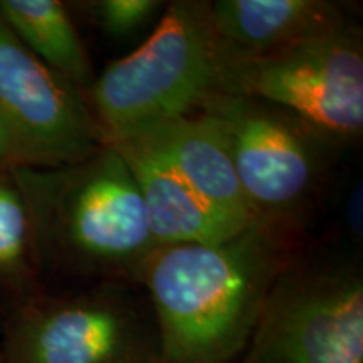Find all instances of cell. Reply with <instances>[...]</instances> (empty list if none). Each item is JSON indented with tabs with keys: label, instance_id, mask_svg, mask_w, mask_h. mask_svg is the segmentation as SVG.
<instances>
[{
	"label": "cell",
	"instance_id": "cell-1",
	"mask_svg": "<svg viewBox=\"0 0 363 363\" xmlns=\"http://www.w3.org/2000/svg\"><path fill=\"white\" fill-rule=\"evenodd\" d=\"M293 252L291 230L259 222L219 244L153 249L133 281L155 316L160 363H240Z\"/></svg>",
	"mask_w": 363,
	"mask_h": 363
},
{
	"label": "cell",
	"instance_id": "cell-2",
	"mask_svg": "<svg viewBox=\"0 0 363 363\" xmlns=\"http://www.w3.org/2000/svg\"><path fill=\"white\" fill-rule=\"evenodd\" d=\"M9 169L29 208L34 252L56 264L133 281L157 249L136 182L110 143L78 163Z\"/></svg>",
	"mask_w": 363,
	"mask_h": 363
},
{
	"label": "cell",
	"instance_id": "cell-3",
	"mask_svg": "<svg viewBox=\"0 0 363 363\" xmlns=\"http://www.w3.org/2000/svg\"><path fill=\"white\" fill-rule=\"evenodd\" d=\"M222 44L211 2L177 0L136 51L96 76L86 99L104 138L197 113L219 93Z\"/></svg>",
	"mask_w": 363,
	"mask_h": 363
},
{
	"label": "cell",
	"instance_id": "cell-4",
	"mask_svg": "<svg viewBox=\"0 0 363 363\" xmlns=\"http://www.w3.org/2000/svg\"><path fill=\"white\" fill-rule=\"evenodd\" d=\"M197 113L220 135L254 220L293 233L335 142L278 106L238 94H212Z\"/></svg>",
	"mask_w": 363,
	"mask_h": 363
},
{
	"label": "cell",
	"instance_id": "cell-5",
	"mask_svg": "<svg viewBox=\"0 0 363 363\" xmlns=\"http://www.w3.org/2000/svg\"><path fill=\"white\" fill-rule=\"evenodd\" d=\"M219 93L278 106L331 142L355 140L363 131L360 34L347 26L264 56L222 45Z\"/></svg>",
	"mask_w": 363,
	"mask_h": 363
},
{
	"label": "cell",
	"instance_id": "cell-6",
	"mask_svg": "<svg viewBox=\"0 0 363 363\" xmlns=\"http://www.w3.org/2000/svg\"><path fill=\"white\" fill-rule=\"evenodd\" d=\"M240 363H363L362 272L286 267Z\"/></svg>",
	"mask_w": 363,
	"mask_h": 363
},
{
	"label": "cell",
	"instance_id": "cell-7",
	"mask_svg": "<svg viewBox=\"0 0 363 363\" xmlns=\"http://www.w3.org/2000/svg\"><path fill=\"white\" fill-rule=\"evenodd\" d=\"M11 363H160L155 316L128 286L106 281L22 313Z\"/></svg>",
	"mask_w": 363,
	"mask_h": 363
},
{
	"label": "cell",
	"instance_id": "cell-8",
	"mask_svg": "<svg viewBox=\"0 0 363 363\" xmlns=\"http://www.w3.org/2000/svg\"><path fill=\"white\" fill-rule=\"evenodd\" d=\"M0 113L12 133V167L69 165L106 145L84 91L27 51L2 19Z\"/></svg>",
	"mask_w": 363,
	"mask_h": 363
},
{
	"label": "cell",
	"instance_id": "cell-9",
	"mask_svg": "<svg viewBox=\"0 0 363 363\" xmlns=\"http://www.w3.org/2000/svg\"><path fill=\"white\" fill-rule=\"evenodd\" d=\"M128 140L167 163L220 214L247 227L257 224L240 190L220 135L206 116L169 118L108 140Z\"/></svg>",
	"mask_w": 363,
	"mask_h": 363
},
{
	"label": "cell",
	"instance_id": "cell-10",
	"mask_svg": "<svg viewBox=\"0 0 363 363\" xmlns=\"http://www.w3.org/2000/svg\"><path fill=\"white\" fill-rule=\"evenodd\" d=\"M110 143L120 153L142 195L157 247L219 244L247 227L220 214L165 162L128 140Z\"/></svg>",
	"mask_w": 363,
	"mask_h": 363
},
{
	"label": "cell",
	"instance_id": "cell-11",
	"mask_svg": "<svg viewBox=\"0 0 363 363\" xmlns=\"http://www.w3.org/2000/svg\"><path fill=\"white\" fill-rule=\"evenodd\" d=\"M211 19L222 45L239 56H264L347 27L326 0H217Z\"/></svg>",
	"mask_w": 363,
	"mask_h": 363
},
{
	"label": "cell",
	"instance_id": "cell-12",
	"mask_svg": "<svg viewBox=\"0 0 363 363\" xmlns=\"http://www.w3.org/2000/svg\"><path fill=\"white\" fill-rule=\"evenodd\" d=\"M0 19L27 51L76 88L96 79L93 62L67 9L57 0H0Z\"/></svg>",
	"mask_w": 363,
	"mask_h": 363
},
{
	"label": "cell",
	"instance_id": "cell-13",
	"mask_svg": "<svg viewBox=\"0 0 363 363\" xmlns=\"http://www.w3.org/2000/svg\"><path fill=\"white\" fill-rule=\"evenodd\" d=\"M34 257L27 203L9 167H0V279L19 278Z\"/></svg>",
	"mask_w": 363,
	"mask_h": 363
},
{
	"label": "cell",
	"instance_id": "cell-14",
	"mask_svg": "<svg viewBox=\"0 0 363 363\" xmlns=\"http://www.w3.org/2000/svg\"><path fill=\"white\" fill-rule=\"evenodd\" d=\"M101 29L111 38H128L153 19L163 2L158 0H101L91 4Z\"/></svg>",
	"mask_w": 363,
	"mask_h": 363
},
{
	"label": "cell",
	"instance_id": "cell-15",
	"mask_svg": "<svg viewBox=\"0 0 363 363\" xmlns=\"http://www.w3.org/2000/svg\"><path fill=\"white\" fill-rule=\"evenodd\" d=\"M362 182H358L355 187H353L350 197H348L347 214H345L347 224L355 238H362Z\"/></svg>",
	"mask_w": 363,
	"mask_h": 363
}]
</instances>
